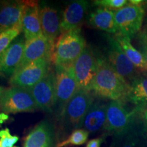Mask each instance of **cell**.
<instances>
[{
	"instance_id": "277c9868",
	"label": "cell",
	"mask_w": 147,
	"mask_h": 147,
	"mask_svg": "<svg viewBox=\"0 0 147 147\" xmlns=\"http://www.w3.org/2000/svg\"><path fill=\"white\" fill-rule=\"evenodd\" d=\"M55 97L53 113L58 119L77 91L74 64L54 65Z\"/></svg>"
},
{
	"instance_id": "83f0119b",
	"label": "cell",
	"mask_w": 147,
	"mask_h": 147,
	"mask_svg": "<svg viewBox=\"0 0 147 147\" xmlns=\"http://www.w3.org/2000/svg\"><path fill=\"white\" fill-rule=\"evenodd\" d=\"M104 140V138L103 137L96 138L90 140L86 145V147H101V145H102Z\"/></svg>"
},
{
	"instance_id": "52a82bcc",
	"label": "cell",
	"mask_w": 147,
	"mask_h": 147,
	"mask_svg": "<svg viewBox=\"0 0 147 147\" xmlns=\"http://www.w3.org/2000/svg\"><path fill=\"white\" fill-rule=\"evenodd\" d=\"M38 110L29 89L18 87L7 88L0 99V110L4 113H31Z\"/></svg>"
},
{
	"instance_id": "cb8c5ba5",
	"label": "cell",
	"mask_w": 147,
	"mask_h": 147,
	"mask_svg": "<svg viewBox=\"0 0 147 147\" xmlns=\"http://www.w3.org/2000/svg\"><path fill=\"white\" fill-rule=\"evenodd\" d=\"M23 32L22 23L0 33V54L10 46L14 40Z\"/></svg>"
},
{
	"instance_id": "836d02e7",
	"label": "cell",
	"mask_w": 147,
	"mask_h": 147,
	"mask_svg": "<svg viewBox=\"0 0 147 147\" xmlns=\"http://www.w3.org/2000/svg\"><path fill=\"white\" fill-rule=\"evenodd\" d=\"M140 36L142 37V38H144V39L147 42V33L146 32H145L144 34H142V35H140Z\"/></svg>"
},
{
	"instance_id": "9c48e42d",
	"label": "cell",
	"mask_w": 147,
	"mask_h": 147,
	"mask_svg": "<svg viewBox=\"0 0 147 147\" xmlns=\"http://www.w3.org/2000/svg\"><path fill=\"white\" fill-rule=\"evenodd\" d=\"M104 58L129 83L139 77L138 69L127 58L114 36L107 37V48Z\"/></svg>"
},
{
	"instance_id": "7402d4cb",
	"label": "cell",
	"mask_w": 147,
	"mask_h": 147,
	"mask_svg": "<svg viewBox=\"0 0 147 147\" xmlns=\"http://www.w3.org/2000/svg\"><path fill=\"white\" fill-rule=\"evenodd\" d=\"M126 101L135 104L138 109L147 105V78L138 77L130 83Z\"/></svg>"
},
{
	"instance_id": "e0dca14e",
	"label": "cell",
	"mask_w": 147,
	"mask_h": 147,
	"mask_svg": "<svg viewBox=\"0 0 147 147\" xmlns=\"http://www.w3.org/2000/svg\"><path fill=\"white\" fill-rule=\"evenodd\" d=\"M22 29L25 40L34 39L43 35L40 23L38 1H27L22 19Z\"/></svg>"
},
{
	"instance_id": "f546056e",
	"label": "cell",
	"mask_w": 147,
	"mask_h": 147,
	"mask_svg": "<svg viewBox=\"0 0 147 147\" xmlns=\"http://www.w3.org/2000/svg\"><path fill=\"white\" fill-rule=\"evenodd\" d=\"M128 1L129 3L136 5H142L144 3V2H145V1H142V0H130Z\"/></svg>"
},
{
	"instance_id": "5bb4252c",
	"label": "cell",
	"mask_w": 147,
	"mask_h": 147,
	"mask_svg": "<svg viewBox=\"0 0 147 147\" xmlns=\"http://www.w3.org/2000/svg\"><path fill=\"white\" fill-rule=\"evenodd\" d=\"M54 45V42L48 40L43 35L34 39L26 40L23 58L17 69L40 59L52 57Z\"/></svg>"
},
{
	"instance_id": "1f68e13d",
	"label": "cell",
	"mask_w": 147,
	"mask_h": 147,
	"mask_svg": "<svg viewBox=\"0 0 147 147\" xmlns=\"http://www.w3.org/2000/svg\"><path fill=\"white\" fill-rule=\"evenodd\" d=\"M7 89L6 87H2V86H0V99H1V96L3 94V93L5 91V90Z\"/></svg>"
},
{
	"instance_id": "9a60e30c",
	"label": "cell",
	"mask_w": 147,
	"mask_h": 147,
	"mask_svg": "<svg viewBox=\"0 0 147 147\" xmlns=\"http://www.w3.org/2000/svg\"><path fill=\"white\" fill-rule=\"evenodd\" d=\"M25 41L24 36L18 37L0 54V73L10 78L13 75L23 58Z\"/></svg>"
},
{
	"instance_id": "7c38bea8",
	"label": "cell",
	"mask_w": 147,
	"mask_h": 147,
	"mask_svg": "<svg viewBox=\"0 0 147 147\" xmlns=\"http://www.w3.org/2000/svg\"><path fill=\"white\" fill-rule=\"evenodd\" d=\"M29 90L32 93L38 109L53 113L55 97L54 68L52 67L45 78Z\"/></svg>"
},
{
	"instance_id": "3957f363",
	"label": "cell",
	"mask_w": 147,
	"mask_h": 147,
	"mask_svg": "<svg viewBox=\"0 0 147 147\" xmlns=\"http://www.w3.org/2000/svg\"><path fill=\"white\" fill-rule=\"evenodd\" d=\"M86 46V40L80 28L60 34L53 48L51 57L53 65L74 64Z\"/></svg>"
},
{
	"instance_id": "d590c367",
	"label": "cell",
	"mask_w": 147,
	"mask_h": 147,
	"mask_svg": "<svg viewBox=\"0 0 147 147\" xmlns=\"http://www.w3.org/2000/svg\"><path fill=\"white\" fill-rule=\"evenodd\" d=\"M146 33H147V32H146Z\"/></svg>"
},
{
	"instance_id": "44dd1931",
	"label": "cell",
	"mask_w": 147,
	"mask_h": 147,
	"mask_svg": "<svg viewBox=\"0 0 147 147\" xmlns=\"http://www.w3.org/2000/svg\"><path fill=\"white\" fill-rule=\"evenodd\" d=\"M114 37L127 58L131 61V63L137 67L138 69L147 72V64L146 61L140 51L136 49L131 45V39L119 32L115 34Z\"/></svg>"
},
{
	"instance_id": "7a4b0ae2",
	"label": "cell",
	"mask_w": 147,
	"mask_h": 147,
	"mask_svg": "<svg viewBox=\"0 0 147 147\" xmlns=\"http://www.w3.org/2000/svg\"><path fill=\"white\" fill-rule=\"evenodd\" d=\"M94 101L92 92L77 90L60 117L56 119L59 141L67 138L74 130L82 128L84 117Z\"/></svg>"
},
{
	"instance_id": "d6a6232c",
	"label": "cell",
	"mask_w": 147,
	"mask_h": 147,
	"mask_svg": "<svg viewBox=\"0 0 147 147\" xmlns=\"http://www.w3.org/2000/svg\"><path fill=\"white\" fill-rule=\"evenodd\" d=\"M143 118H144L145 123H146L147 126V109L145 110L144 113H143Z\"/></svg>"
},
{
	"instance_id": "e575fe53",
	"label": "cell",
	"mask_w": 147,
	"mask_h": 147,
	"mask_svg": "<svg viewBox=\"0 0 147 147\" xmlns=\"http://www.w3.org/2000/svg\"><path fill=\"white\" fill-rule=\"evenodd\" d=\"M110 147H112V146H110Z\"/></svg>"
},
{
	"instance_id": "8fae6325",
	"label": "cell",
	"mask_w": 147,
	"mask_h": 147,
	"mask_svg": "<svg viewBox=\"0 0 147 147\" xmlns=\"http://www.w3.org/2000/svg\"><path fill=\"white\" fill-rule=\"evenodd\" d=\"M58 142L55 124L45 119L27 134L22 147H57Z\"/></svg>"
},
{
	"instance_id": "ba28073f",
	"label": "cell",
	"mask_w": 147,
	"mask_h": 147,
	"mask_svg": "<svg viewBox=\"0 0 147 147\" xmlns=\"http://www.w3.org/2000/svg\"><path fill=\"white\" fill-rule=\"evenodd\" d=\"M97 56L93 49L86 46L74 64L77 90L91 91L97 67Z\"/></svg>"
},
{
	"instance_id": "f1b7e54d",
	"label": "cell",
	"mask_w": 147,
	"mask_h": 147,
	"mask_svg": "<svg viewBox=\"0 0 147 147\" xmlns=\"http://www.w3.org/2000/svg\"><path fill=\"white\" fill-rule=\"evenodd\" d=\"M140 47H141V51L140 53H142L143 57H144L145 61L147 64V42L145 40L144 38H142L140 36Z\"/></svg>"
},
{
	"instance_id": "ffe728a7",
	"label": "cell",
	"mask_w": 147,
	"mask_h": 147,
	"mask_svg": "<svg viewBox=\"0 0 147 147\" xmlns=\"http://www.w3.org/2000/svg\"><path fill=\"white\" fill-rule=\"evenodd\" d=\"M88 24L93 28L110 34L119 32L115 19V12L108 9L98 8L88 15Z\"/></svg>"
},
{
	"instance_id": "603a6c76",
	"label": "cell",
	"mask_w": 147,
	"mask_h": 147,
	"mask_svg": "<svg viewBox=\"0 0 147 147\" xmlns=\"http://www.w3.org/2000/svg\"><path fill=\"white\" fill-rule=\"evenodd\" d=\"M89 133L84 129H77L74 130L67 138L59 142L57 147H72L81 146L87 142Z\"/></svg>"
},
{
	"instance_id": "8992f818",
	"label": "cell",
	"mask_w": 147,
	"mask_h": 147,
	"mask_svg": "<svg viewBox=\"0 0 147 147\" xmlns=\"http://www.w3.org/2000/svg\"><path fill=\"white\" fill-rule=\"evenodd\" d=\"M52 65L51 57L40 59L31 62L15 71L10 78L9 83L12 87L32 89L49 74Z\"/></svg>"
},
{
	"instance_id": "484cf974",
	"label": "cell",
	"mask_w": 147,
	"mask_h": 147,
	"mask_svg": "<svg viewBox=\"0 0 147 147\" xmlns=\"http://www.w3.org/2000/svg\"><path fill=\"white\" fill-rule=\"evenodd\" d=\"M93 4L103 8L112 10L113 12L119 10L128 3L127 0H96L93 1Z\"/></svg>"
},
{
	"instance_id": "4fadbf2b",
	"label": "cell",
	"mask_w": 147,
	"mask_h": 147,
	"mask_svg": "<svg viewBox=\"0 0 147 147\" xmlns=\"http://www.w3.org/2000/svg\"><path fill=\"white\" fill-rule=\"evenodd\" d=\"M89 8V1L84 0L73 1L69 3L64 9L61 18V34L80 29L85 19Z\"/></svg>"
},
{
	"instance_id": "5b68a950",
	"label": "cell",
	"mask_w": 147,
	"mask_h": 147,
	"mask_svg": "<svg viewBox=\"0 0 147 147\" xmlns=\"http://www.w3.org/2000/svg\"><path fill=\"white\" fill-rule=\"evenodd\" d=\"M137 109L128 111L124 102L110 101L106 110V121L104 131L106 135H112L119 138L127 133L134 127V117Z\"/></svg>"
},
{
	"instance_id": "6da1fadb",
	"label": "cell",
	"mask_w": 147,
	"mask_h": 147,
	"mask_svg": "<svg viewBox=\"0 0 147 147\" xmlns=\"http://www.w3.org/2000/svg\"><path fill=\"white\" fill-rule=\"evenodd\" d=\"M129 89V82L112 67L104 57H98L91 89L93 94L101 98L125 102Z\"/></svg>"
},
{
	"instance_id": "4316f807",
	"label": "cell",
	"mask_w": 147,
	"mask_h": 147,
	"mask_svg": "<svg viewBox=\"0 0 147 147\" xmlns=\"http://www.w3.org/2000/svg\"><path fill=\"white\" fill-rule=\"evenodd\" d=\"M19 138L12 136L8 128L0 130V147H14Z\"/></svg>"
},
{
	"instance_id": "2e32d148",
	"label": "cell",
	"mask_w": 147,
	"mask_h": 147,
	"mask_svg": "<svg viewBox=\"0 0 147 147\" xmlns=\"http://www.w3.org/2000/svg\"><path fill=\"white\" fill-rule=\"evenodd\" d=\"M27 1H0V30L3 31L22 23Z\"/></svg>"
},
{
	"instance_id": "d4e9b609",
	"label": "cell",
	"mask_w": 147,
	"mask_h": 147,
	"mask_svg": "<svg viewBox=\"0 0 147 147\" xmlns=\"http://www.w3.org/2000/svg\"><path fill=\"white\" fill-rule=\"evenodd\" d=\"M140 142L138 131L133 127L123 136L115 138L112 147H138Z\"/></svg>"
},
{
	"instance_id": "d6986e66",
	"label": "cell",
	"mask_w": 147,
	"mask_h": 147,
	"mask_svg": "<svg viewBox=\"0 0 147 147\" xmlns=\"http://www.w3.org/2000/svg\"><path fill=\"white\" fill-rule=\"evenodd\" d=\"M108 104L94 101L84 117L82 129L89 133H95L104 129L106 121Z\"/></svg>"
},
{
	"instance_id": "ac0fdd59",
	"label": "cell",
	"mask_w": 147,
	"mask_h": 147,
	"mask_svg": "<svg viewBox=\"0 0 147 147\" xmlns=\"http://www.w3.org/2000/svg\"><path fill=\"white\" fill-rule=\"evenodd\" d=\"M40 19L43 36L55 43L61 34V18L57 10L49 5L40 7Z\"/></svg>"
},
{
	"instance_id": "30bf717a",
	"label": "cell",
	"mask_w": 147,
	"mask_h": 147,
	"mask_svg": "<svg viewBox=\"0 0 147 147\" xmlns=\"http://www.w3.org/2000/svg\"><path fill=\"white\" fill-rule=\"evenodd\" d=\"M115 19L119 32L131 39L140 30L145 15L142 5L129 3L115 11Z\"/></svg>"
},
{
	"instance_id": "4dcf8cb0",
	"label": "cell",
	"mask_w": 147,
	"mask_h": 147,
	"mask_svg": "<svg viewBox=\"0 0 147 147\" xmlns=\"http://www.w3.org/2000/svg\"><path fill=\"white\" fill-rule=\"evenodd\" d=\"M142 139L144 140V143L147 147V127H145L142 132Z\"/></svg>"
}]
</instances>
